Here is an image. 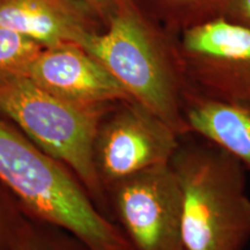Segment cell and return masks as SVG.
<instances>
[{
    "instance_id": "3",
    "label": "cell",
    "mask_w": 250,
    "mask_h": 250,
    "mask_svg": "<svg viewBox=\"0 0 250 250\" xmlns=\"http://www.w3.org/2000/svg\"><path fill=\"white\" fill-rule=\"evenodd\" d=\"M170 166L182 193L184 250H242L250 239L245 166L214 144L187 136Z\"/></svg>"
},
{
    "instance_id": "8",
    "label": "cell",
    "mask_w": 250,
    "mask_h": 250,
    "mask_svg": "<svg viewBox=\"0 0 250 250\" xmlns=\"http://www.w3.org/2000/svg\"><path fill=\"white\" fill-rule=\"evenodd\" d=\"M27 78L59 98L81 105L115 107L132 100L110 72L78 44L44 48Z\"/></svg>"
},
{
    "instance_id": "7",
    "label": "cell",
    "mask_w": 250,
    "mask_h": 250,
    "mask_svg": "<svg viewBox=\"0 0 250 250\" xmlns=\"http://www.w3.org/2000/svg\"><path fill=\"white\" fill-rule=\"evenodd\" d=\"M179 133L145 105L118 103L103 118L94 145L96 170L104 187L156 166L170 164Z\"/></svg>"
},
{
    "instance_id": "1",
    "label": "cell",
    "mask_w": 250,
    "mask_h": 250,
    "mask_svg": "<svg viewBox=\"0 0 250 250\" xmlns=\"http://www.w3.org/2000/svg\"><path fill=\"white\" fill-rule=\"evenodd\" d=\"M133 101L145 105L181 137L190 134L184 104L190 89L176 39L133 0H123L100 33L83 46Z\"/></svg>"
},
{
    "instance_id": "5",
    "label": "cell",
    "mask_w": 250,
    "mask_h": 250,
    "mask_svg": "<svg viewBox=\"0 0 250 250\" xmlns=\"http://www.w3.org/2000/svg\"><path fill=\"white\" fill-rule=\"evenodd\" d=\"M109 208L132 250H184L182 193L170 164L110 184Z\"/></svg>"
},
{
    "instance_id": "12",
    "label": "cell",
    "mask_w": 250,
    "mask_h": 250,
    "mask_svg": "<svg viewBox=\"0 0 250 250\" xmlns=\"http://www.w3.org/2000/svg\"><path fill=\"white\" fill-rule=\"evenodd\" d=\"M13 250H89L65 228L27 214Z\"/></svg>"
},
{
    "instance_id": "14",
    "label": "cell",
    "mask_w": 250,
    "mask_h": 250,
    "mask_svg": "<svg viewBox=\"0 0 250 250\" xmlns=\"http://www.w3.org/2000/svg\"><path fill=\"white\" fill-rule=\"evenodd\" d=\"M26 217L14 193L0 181V250H13Z\"/></svg>"
},
{
    "instance_id": "11",
    "label": "cell",
    "mask_w": 250,
    "mask_h": 250,
    "mask_svg": "<svg viewBox=\"0 0 250 250\" xmlns=\"http://www.w3.org/2000/svg\"><path fill=\"white\" fill-rule=\"evenodd\" d=\"M154 22L176 37L197 24L224 17L228 0H133Z\"/></svg>"
},
{
    "instance_id": "16",
    "label": "cell",
    "mask_w": 250,
    "mask_h": 250,
    "mask_svg": "<svg viewBox=\"0 0 250 250\" xmlns=\"http://www.w3.org/2000/svg\"><path fill=\"white\" fill-rule=\"evenodd\" d=\"M78 1L86 5L98 17L104 27L123 2V0H78Z\"/></svg>"
},
{
    "instance_id": "10",
    "label": "cell",
    "mask_w": 250,
    "mask_h": 250,
    "mask_svg": "<svg viewBox=\"0 0 250 250\" xmlns=\"http://www.w3.org/2000/svg\"><path fill=\"white\" fill-rule=\"evenodd\" d=\"M184 117L190 134L195 133L223 148L250 170V110L208 98L190 88Z\"/></svg>"
},
{
    "instance_id": "2",
    "label": "cell",
    "mask_w": 250,
    "mask_h": 250,
    "mask_svg": "<svg viewBox=\"0 0 250 250\" xmlns=\"http://www.w3.org/2000/svg\"><path fill=\"white\" fill-rule=\"evenodd\" d=\"M0 181L26 213L76 235L89 250H132L79 179L0 114Z\"/></svg>"
},
{
    "instance_id": "9",
    "label": "cell",
    "mask_w": 250,
    "mask_h": 250,
    "mask_svg": "<svg viewBox=\"0 0 250 250\" xmlns=\"http://www.w3.org/2000/svg\"><path fill=\"white\" fill-rule=\"evenodd\" d=\"M0 27L36 41L44 48H83L103 24L78 0H0Z\"/></svg>"
},
{
    "instance_id": "4",
    "label": "cell",
    "mask_w": 250,
    "mask_h": 250,
    "mask_svg": "<svg viewBox=\"0 0 250 250\" xmlns=\"http://www.w3.org/2000/svg\"><path fill=\"white\" fill-rule=\"evenodd\" d=\"M112 108L66 101L27 77L0 79V114L70 168L105 214L107 193L96 170L94 145L103 118Z\"/></svg>"
},
{
    "instance_id": "15",
    "label": "cell",
    "mask_w": 250,
    "mask_h": 250,
    "mask_svg": "<svg viewBox=\"0 0 250 250\" xmlns=\"http://www.w3.org/2000/svg\"><path fill=\"white\" fill-rule=\"evenodd\" d=\"M223 18L250 30V0H228Z\"/></svg>"
},
{
    "instance_id": "6",
    "label": "cell",
    "mask_w": 250,
    "mask_h": 250,
    "mask_svg": "<svg viewBox=\"0 0 250 250\" xmlns=\"http://www.w3.org/2000/svg\"><path fill=\"white\" fill-rule=\"evenodd\" d=\"M175 39L190 88L250 110L249 29L221 17Z\"/></svg>"
},
{
    "instance_id": "13",
    "label": "cell",
    "mask_w": 250,
    "mask_h": 250,
    "mask_svg": "<svg viewBox=\"0 0 250 250\" xmlns=\"http://www.w3.org/2000/svg\"><path fill=\"white\" fill-rule=\"evenodd\" d=\"M43 49L36 41L0 27V79L28 77Z\"/></svg>"
}]
</instances>
